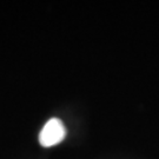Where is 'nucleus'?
Wrapping results in <instances>:
<instances>
[{"mask_svg": "<svg viewBox=\"0 0 159 159\" xmlns=\"http://www.w3.org/2000/svg\"><path fill=\"white\" fill-rule=\"evenodd\" d=\"M66 136V129L63 121L52 118L46 123L39 133V143L44 148H50L63 140Z\"/></svg>", "mask_w": 159, "mask_h": 159, "instance_id": "nucleus-1", "label": "nucleus"}]
</instances>
